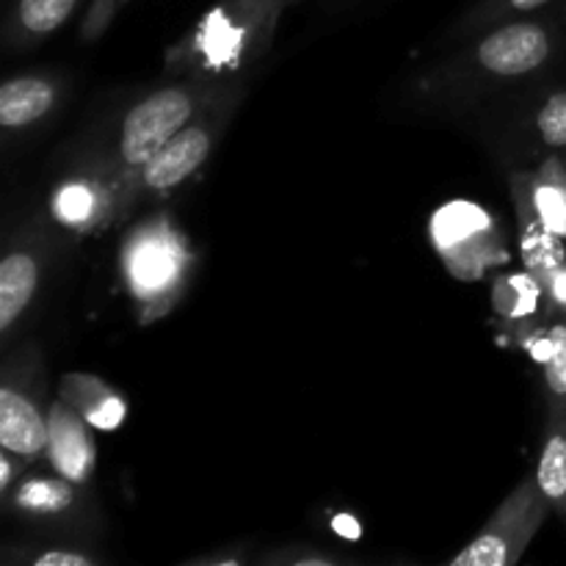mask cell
I'll return each instance as SVG.
<instances>
[{
  "instance_id": "8992f818",
  "label": "cell",
  "mask_w": 566,
  "mask_h": 566,
  "mask_svg": "<svg viewBox=\"0 0 566 566\" xmlns=\"http://www.w3.org/2000/svg\"><path fill=\"white\" fill-rule=\"evenodd\" d=\"M42 390V354L28 343L6 357L0 379V446L22 462L42 457L48 448V409Z\"/></svg>"
},
{
  "instance_id": "30bf717a",
  "label": "cell",
  "mask_w": 566,
  "mask_h": 566,
  "mask_svg": "<svg viewBox=\"0 0 566 566\" xmlns=\"http://www.w3.org/2000/svg\"><path fill=\"white\" fill-rule=\"evenodd\" d=\"M53 473L64 475L75 486H88L97 470V442L94 426L64 398L48 407V448H44Z\"/></svg>"
},
{
  "instance_id": "d4e9b609",
  "label": "cell",
  "mask_w": 566,
  "mask_h": 566,
  "mask_svg": "<svg viewBox=\"0 0 566 566\" xmlns=\"http://www.w3.org/2000/svg\"><path fill=\"white\" fill-rule=\"evenodd\" d=\"M562 155H564V160H566V153H562Z\"/></svg>"
},
{
  "instance_id": "603a6c76",
  "label": "cell",
  "mask_w": 566,
  "mask_h": 566,
  "mask_svg": "<svg viewBox=\"0 0 566 566\" xmlns=\"http://www.w3.org/2000/svg\"><path fill=\"white\" fill-rule=\"evenodd\" d=\"M247 553H213V556H197V558H188L182 564H191V566H241L247 564Z\"/></svg>"
},
{
  "instance_id": "277c9868",
  "label": "cell",
  "mask_w": 566,
  "mask_h": 566,
  "mask_svg": "<svg viewBox=\"0 0 566 566\" xmlns=\"http://www.w3.org/2000/svg\"><path fill=\"white\" fill-rule=\"evenodd\" d=\"M243 94H247V81H235L210 108H205L197 119L188 122L177 136H171L153 155V160L147 166H142V171L116 193L103 227L125 221L138 202L169 197L182 182L191 180L208 164L213 149L219 147L221 136L230 127L238 105L243 103Z\"/></svg>"
},
{
  "instance_id": "9a60e30c",
  "label": "cell",
  "mask_w": 566,
  "mask_h": 566,
  "mask_svg": "<svg viewBox=\"0 0 566 566\" xmlns=\"http://www.w3.org/2000/svg\"><path fill=\"white\" fill-rule=\"evenodd\" d=\"M59 396L77 409L94 429L111 431L125 420L127 407L119 392L92 374H66Z\"/></svg>"
},
{
  "instance_id": "5bb4252c",
  "label": "cell",
  "mask_w": 566,
  "mask_h": 566,
  "mask_svg": "<svg viewBox=\"0 0 566 566\" xmlns=\"http://www.w3.org/2000/svg\"><path fill=\"white\" fill-rule=\"evenodd\" d=\"M77 490L64 475H31L17 481L14 490L3 497L17 514L31 520H59L77 506Z\"/></svg>"
},
{
  "instance_id": "ac0fdd59",
  "label": "cell",
  "mask_w": 566,
  "mask_h": 566,
  "mask_svg": "<svg viewBox=\"0 0 566 566\" xmlns=\"http://www.w3.org/2000/svg\"><path fill=\"white\" fill-rule=\"evenodd\" d=\"M547 3H553V0H479V3L464 14V20L459 22L457 33L459 36L470 39L475 36V33L486 31V28L501 25V22L536 14V11L545 9Z\"/></svg>"
},
{
  "instance_id": "9c48e42d",
  "label": "cell",
  "mask_w": 566,
  "mask_h": 566,
  "mask_svg": "<svg viewBox=\"0 0 566 566\" xmlns=\"http://www.w3.org/2000/svg\"><path fill=\"white\" fill-rule=\"evenodd\" d=\"M48 269V230L31 224L9 243L0 263V340L11 348L17 326L33 307Z\"/></svg>"
},
{
  "instance_id": "44dd1931",
  "label": "cell",
  "mask_w": 566,
  "mask_h": 566,
  "mask_svg": "<svg viewBox=\"0 0 566 566\" xmlns=\"http://www.w3.org/2000/svg\"><path fill=\"white\" fill-rule=\"evenodd\" d=\"M130 0H88L86 14L81 22V39L83 42H94V39L103 36L108 31V25L114 22V17L119 14Z\"/></svg>"
},
{
  "instance_id": "2e32d148",
  "label": "cell",
  "mask_w": 566,
  "mask_h": 566,
  "mask_svg": "<svg viewBox=\"0 0 566 566\" xmlns=\"http://www.w3.org/2000/svg\"><path fill=\"white\" fill-rule=\"evenodd\" d=\"M534 475L553 512L566 520V418L545 420V440Z\"/></svg>"
},
{
  "instance_id": "cb8c5ba5",
  "label": "cell",
  "mask_w": 566,
  "mask_h": 566,
  "mask_svg": "<svg viewBox=\"0 0 566 566\" xmlns=\"http://www.w3.org/2000/svg\"><path fill=\"white\" fill-rule=\"evenodd\" d=\"M293 3H298V0H282V6H285V9H287V6H293Z\"/></svg>"
},
{
  "instance_id": "e0dca14e",
  "label": "cell",
  "mask_w": 566,
  "mask_h": 566,
  "mask_svg": "<svg viewBox=\"0 0 566 566\" xmlns=\"http://www.w3.org/2000/svg\"><path fill=\"white\" fill-rule=\"evenodd\" d=\"M536 359L542 365L547 418H566V318L553 321L536 337Z\"/></svg>"
},
{
  "instance_id": "d6986e66",
  "label": "cell",
  "mask_w": 566,
  "mask_h": 566,
  "mask_svg": "<svg viewBox=\"0 0 566 566\" xmlns=\"http://www.w3.org/2000/svg\"><path fill=\"white\" fill-rule=\"evenodd\" d=\"M534 127L539 133V142L551 153H566V88L553 92L542 103V108L536 111Z\"/></svg>"
},
{
  "instance_id": "7a4b0ae2",
  "label": "cell",
  "mask_w": 566,
  "mask_h": 566,
  "mask_svg": "<svg viewBox=\"0 0 566 566\" xmlns=\"http://www.w3.org/2000/svg\"><path fill=\"white\" fill-rule=\"evenodd\" d=\"M282 11V0H221L166 48L164 75L247 81L269 55Z\"/></svg>"
},
{
  "instance_id": "ffe728a7",
  "label": "cell",
  "mask_w": 566,
  "mask_h": 566,
  "mask_svg": "<svg viewBox=\"0 0 566 566\" xmlns=\"http://www.w3.org/2000/svg\"><path fill=\"white\" fill-rule=\"evenodd\" d=\"M260 564H269V566H340V564H352V562L343 556H337V553L318 551V547L291 545V547H276V551L260 556Z\"/></svg>"
},
{
  "instance_id": "4fadbf2b",
  "label": "cell",
  "mask_w": 566,
  "mask_h": 566,
  "mask_svg": "<svg viewBox=\"0 0 566 566\" xmlns=\"http://www.w3.org/2000/svg\"><path fill=\"white\" fill-rule=\"evenodd\" d=\"M86 0H14L3 25L9 48L28 50L42 44L72 20Z\"/></svg>"
},
{
  "instance_id": "8fae6325",
  "label": "cell",
  "mask_w": 566,
  "mask_h": 566,
  "mask_svg": "<svg viewBox=\"0 0 566 566\" xmlns=\"http://www.w3.org/2000/svg\"><path fill=\"white\" fill-rule=\"evenodd\" d=\"M520 219L531 221L556 241H566V160L551 153L536 171L514 175Z\"/></svg>"
},
{
  "instance_id": "6da1fadb",
  "label": "cell",
  "mask_w": 566,
  "mask_h": 566,
  "mask_svg": "<svg viewBox=\"0 0 566 566\" xmlns=\"http://www.w3.org/2000/svg\"><path fill=\"white\" fill-rule=\"evenodd\" d=\"M235 81H213V77H166V83L149 88L133 99L114 130L97 149L88 164V177L99 182L105 199V216L116 193L153 160V155L197 119L205 108L216 103Z\"/></svg>"
},
{
  "instance_id": "3957f363",
  "label": "cell",
  "mask_w": 566,
  "mask_h": 566,
  "mask_svg": "<svg viewBox=\"0 0 566 566\" xmlns=\"http://www.w3.org/2000/svg\"><path fill=\"white\" fill-rule=\"evenodd\" d=\"M197 265L191 243L166 213L138 221L122 241L119 269L142 324L164 318L180 304Z\"/></svg>"
},
{
  "instance_id": "ba28073f",
  "label": "cell",
  "mask_w": 566,
  "mask_h": 566,
  "mask_svg": "<svg viewBox=\"0 0 566 566\" xmlns=\"http://www.w3.org/2000/svg\"><path fill=\"white\" fill-rule=\"evenodd\" d=\"M431 241L459 280H481L492 265L506 260V243L495 221L473 202H448L437 210L431 219Z\"/></svg>"
},
{
  "instance_id": "5b68a950",
  "label": "cell",
  "mask_w": 566,
  "mask_h": 566,
  "mask_svg": "<svg viewBox=\"0 0 566 566\" xmlns=\"http://www.w3.org/2000/svg\"><path fill=\"white\" fill-rule=\"evenodd\" d=\"M556 55V33L547 22L520 17L475 33L470 48L451 61L448 83L473 81L479 86L490 83H514L536 75Z\"/></svg>"
},
{
  "instance_id": "52a82bcc",
  "label": "cell",
  "mask_w": 566,
  "mask_h": 566,
  "mask_svg": "<svg viewBox=\"0 0 566 566\" xmlns=\"http://www.w3.org/2000/svg\"><path fill=\"white\" fill-rule=\"evenodd\" d=\"M553 506L542 495L536 475H525L495 509L484 528L451 558V566H514L547 523Z\"/></svg>"
},
{
  "instance_id": "7c38bea8",
  "label": "cell",
  "mask_w": 566,
  "mask_h": 566,
  "mask_svg": "<svg viewBox=\"0 0 566 566\" xmlns=\"http://www.w3.org/2000/svg\"><path fill=\"white\" fill-rule=\"evenodd\" d=\"M61 99V81L44 72L14 75L0 86V127L3 133H22L48 119Z\"/></svg>"
},
{
  "instance_id": "7402d4cb",
  "label": "cell",
  "mask_w": 566,
  "mask_h": 566,
  "mask_svg": "<svg viewBox=\"0 0 566 566\" xmlns=\"http://www.w3.org/2000/svg\"><path fill=\"white\" fill-rule=\"evenodd\" d=\"M31 566H97L103 564L97 556L83 551H70V547H50V551L36 553L31 558H22Z\"/></svg>"
}]
</instances>
